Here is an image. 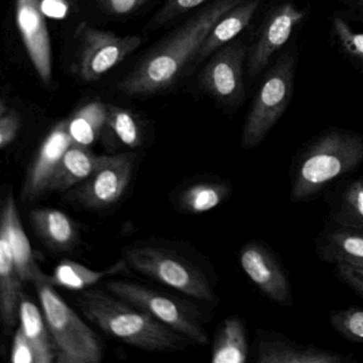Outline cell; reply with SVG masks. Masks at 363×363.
<instances>
[{
    "mask_svg": "<svg viewBox=\"0 0 363 363\" xmlns=\"http://www.w3.org/2000/svg\"><path fill=\"white\" fill-rule=\"evenodd\" d=\"M0 233L7 238L21 277L25 284L33 282L41 269L33 256L31 243L23 227L18 205L11 190L7 191L1 203Z\"/></svg>",
    "mask_w": 363,
    "mask_h": 363,
    "instance_id": "cell-16",
    "label": "cell"
},
{
    "mask_svg": "<svg viewBox=\"0 0 363 363\" xmlns=\"http://www.w3.org/2000/svg\"><path fill=\"white\" fill-rule=\"evenodd\" d=\"M89 320L113 339L147 352H175L186 345L177 331L108 291L86 289L76 299Z\"/></svg>",
    "mask_w": 363,
    "mask_h": 363,
    "instance_id": "cell-2",
    "label": "cell"
},
{
    "mask_svg": "<svg viewBox=\"0 0 363 363\" xmlns=\"http://www.w3.org/2000/svg\"><path fill=\"white\" fill-rule=\"evenodd\" d=\"M20 328L35 350L38 363L56 362L57 350L45 316L33 301L23 295L18 314Z\"/></svg>",
    "mask_w": 363,
    "mask_h": 363,
    "instance_id": "cell-23",
    "label": "cell"
},
{
    "mask_svg": "<svg viewBox=\"0 0 363 363\" xmlns=\"http://www.w3.org/2000/svg\"><path fill=\"white\" fill-rule=\"evenodd\" d=\"M41 8L45 16L52 18H65L69 13L67 0H42Z\"/></svg>",
    "mask_w": 363,
    "mask_h": 363,
    "instance_id": "cell-36",
    "label": "cell"
},
{
    "mask_svg": "<svg viewBox=\"0 0 363 363\" xmlns=\"http://www.w3.org/2000/svg\"><path fill=\"white\" fill-rule=\"evenodd\" d=\"M330 30L342 54L363 71V33L352 29L345 18L337 14L330 18Z\"/></svg>",
    "mask_w": 363,
    "mask_h": 363,
    "instance_id": "cell-28",
    "label": "cell"
},
{
    "mask_svg": "<svg viewBox=\"0 0 363 363\" xmlns=\"http://www.w3.org/2000/svg\"><path fill=\"white\" fill-rule=\"evenodd\" d=\"M16 24L29 58L44 84L52 82V45L40 0H16Z\"/></svg>",
    "mask_w": 363,
    "mask_h": 363,
    "instance_id": "cell-15",
    "label": "cell"
},
{
    "mask_svg": "<svg viewBox=\"0 0 363 363\" xmlns=\"http://www.w3.org/2000/svg\"><path fill=\"white\" fill-rule=\"evenodd\" d=\"M247 356L245 323L239 316H230L218 329L212 347L211 361L213 363H244Z\"/></svg>",
    "mask_w": 363,
    "mask_h": 363,
    "instance_id": "cell-24",
    "label": "cell"
},
{
    "mask_svg": "<svg viewBox=\"0 0 363 363\" xmlns=\"http://www.w3.org/2000/svg\"><path fill=\"white\" fill-rule=\"evenodd\" d=\"M111 157L99 156L86 146L72 144L50 182V192L65 193L72 190L99 171Z\"/></svg>",
    "mask_w": 363,
    "mask_h": 363,
    "instance_id": "cell-18",
    "label": "cell"
},
{
    "mask_svg": "<svg viewBox=\"0 0 363 363\" xmlns=\"http://www.w3.org/2000/svg\"><path fill=\"white\" fill-rule=\"evenodd\" d=\"M363 162V135L348 129L323 131L297 157L291 182V201L315 196L331 182L350 173Z\"/></svg>",
    "mask_w": 363,
    "mask_h": 363,
    "instance_id": "cell-3",
    "label": "cell"
},
{
    "mask_svg": "<svg viewBox=\"0 0 363 363\" xmlns=\"http://www.w3.org/2000/svg\"><path fill=\"white\" fill-rule=\"evenodd\" d=\"M73 143L67 121L58 123L44 139L29 167L21 193L23 203H33L50 192V182Z\"/></svg>",
    "mask_w": 363,
    "mask_h": 363,
    "instance_id": "cell-13",
    "label": "cell"
},
{
    "mask_svg": "<svg viewBox=\"0 0 363 363\" xmlns=\"http://www.w3.org/2000/svg\"><path fill=\"white\" fill-rule=\"evenodd\" d=\"M255 361L259 363H350L352 354H344L314 345L296 343L274 330L258 329L255 339Z\"/></svg>",
    "mask_w": 363,
    "mask_h": 363,
    "instance_id": "cell-14",
    "label": "cell"
},
{
    "mask_svg": "<svg viewBox=\"0 0 363 363\" xmlns=\"http://www.w3.org/2000/svg\"><path fill=\"white\" fill-rule=\"evenodd\" d=\"M72 1H75V0H72Z\"/></svg>",
    "mask_w": 363,
    "mask_h": 363,
    "instance_id": "cell-38",
    "label": "cell"
},
{
    "mask_svg": "<svg viewBox=\"0 0 363 363\" xmlns=\"http://www.w3.org/2000/svg\"><path fill=\"white\" fill-rule=\"evenodd\" d=\"M77 72L84 82H95L133 54L142 43L139 35L121 37L82 23L77 28Z\"/></svg>",
    "mask_w": 363,
    "mask_h": 363,
    "instance_id": "cell-8",
    "label": "cell"
},
{
    "mask_svg": "<svg viewBox=\"0 0 363 363\" xmlns=\"http://www.w3.org/2000/svg\"><path fill=\"white\" fill-rule=\"evenodd\" d=\"M335 274L344 284L363 298V263H337Z\"/></svg>",
    "mask_w": 363,
    "mask_h": 363,
    "instance_id": "cell-33",
    "label": "cell"
},
{
    "mask_svg": "<svg viewBox=\"0 0 363 363\" xmlns=\"http://www.w3.org/2000/svg\"><path fill=\"white\" fill-rule=\"evenodd\" d=\"M306 18V12L292 3H284L272 10L265 18L258 39L250 48L247 73L256 78L264 71L274 55L286 45L297 25Z\"/></svg>",
    "mask_w": 363,
    "mask_h": 363,
    "instance_id": "cell-12",
    "label": "cell"
},
{
    "mask_svg": "<svg viewBox=\"0 0 363 363\" xmlns=\"http://www.w3.org/2000/svg\"><path fill=\"white\" fill-rule=\"evenodd\" d=\"M296 67L297 52L292 48L282 54L265 74L242 131L244 150L260 145L286 113L292 101Z\"/></svg>",
    "mask_w": 363,
    "mask_h": 363,
    "instance_id": "cell-5",
    "label": "cell"
},
{
    "mask_svg": "<svg viewBox=\"0 0 363 363\" xmlns=\"http://www.w3.org/2000/svg\"><path fill=\"white\" fill-rule=\"evenodd\" d=\"M107 125L125 145L133 148L141 145V131L130 112L122 108L108 107Z\"/></svg>",
    "mask_w": 363,
    "mask_h": 363,
    "instance_id": "cell-30",
    "label": "cell"
},
{
    "mask_svg": "<svg viewBox=\"0 0 363 363\" xmlns=\"http://www.w3.org/2000/svg\"><path fill=\"white\" fill-rule=\"evenodd\" d=\"M240 264L250 281L274 303H293L290 281L273 250L261 241L247 242L240 250Z\"/></svg>",
    "mask_w": 363,
    "mask_h": 363,
    "instance_id": "cell-11",
    "label": "cell"
},
{
    "mask_svg": "<svg viewBox=\"0 0 363 363\" xmlns=\"http://www.w3.org/2000/svg\"><path fill=\"white\" fill-rule=\"evenodd\" d=\"M30 223L38 237L55 252H69L77 246V226L65 212L55 208H38L30 212Z\"/></svg>",
    "mask_w": 363,
    "mask_h": 363,
    "instance_id": "cell-20",
    "label": "cell"
},
{
    "mask_svg": "<svg viewBox=\"0 0 363 363\" xmlns=\"http://www.w3.org/2000/svg\"><path fill=\"white\" fill-rule=\"evenodd\" d=\"M209 0H167L160 11L152 18L148 24V29H157L167 23L175 20L186 12L199 7Z\"/></svg>",
    "mask_w": 363,
    "mask_h": 363,
    "instance_id": "cell-31",
    "label": "cell"
},
{
    "mask_svg": "<svg viewBox=\"0 0 363 363\" xmlns=\"http://www.w3.org/2000/svg\"><path fill=\"white\" fill-rule=\"evenodd\" d=\"M21 118L18 112L6 109L5 104L0 108V147L5 150L13 143L20 131Z\"/></svg>",
    "mask_w": 363,
    "mask_h": 363,
    "instance_id": "cell-32",
    "label": "cell"
},
{
    "mask_svg": "<svg viewBox=\"0 0 363 363\" xmlns=\"http://www.w3.org/2000/svg\"><path fill=\"white\" fill-rule=\"evenodd\" d=\"M262 0H246L227 12L210 31L193 60V67L203 62L207 57L233 42L254 18Z\"/></svg>",
    "mask_w": 363,
    "mask_h": 363,
    "instance_id": "cell-21",
    "label": "cell"
},
{
    "mask_svg": "<svg viewBox=\"0 0 363 363\" xmlns=\"http://www.w3.org/2000/svg\"><path fill=\"white\" fill-rule=\"evenodd\" d=\"M35 284L42 311L52 333L58 363H99L103 345L96 333L62 298L50 282V276L40 269Z\"/></svg>",
    "mask_w": 363,
    "mask_h": 363,
    "instance_id": "cell-4",
    "label": "cell"
},
{
    "mask_svg": "<svg viewBox=\"0 0 363 363\" xmlns=\"http://www.w3.org/2000/svg\"><path fill=\"white\" fill-rule=\"evenodd\" d=\"M108 107L101 103H90L80 108L67 121L69 130L74 143L89 146L107 125Z\"/></svg>",
    "mask_w": 363,
    "mask_h": 363,
    "instance_id": "cell-26",
    "label": "cell"
},
{
    "mask_svg": "<svg viewBox=\"0 0 363 363\" xmlns=\"http://www.w3.org/2000/svg\"><path fill=\"white\" fill-rule=\"evenodd\" d=\"M247 46L242 41L230 42L214 52L201 74L203 90L223 105L237 106L245 94L243 65Z\"/></svg>",
    "mask_w": 363,
    "mask_h": 363,
    "instance_id": "cell-10",
    "label": "cell"
},
{
    "mask_svg": "<svg viewBox=\"0 0 363 363\" xmlns=\"http://www.w3.org/2000/svg\"><path fill=\"white\" fill-rule=\"evenodd\" d=\"M230 194L231 184L229 182H197L180 192L178 207L186 213H205L216 209Z\"/></svg>",
    "mask_w": 363,
    "mask_h": 363,
    "instance_id": "cell-25",
    "label": "cell"
},
{
    "mask_svg": "<svg viewBox=\"0 0 363 363\" xmlns=\"http://www.w3.org/2000/svg\"><path fill=\"white\" fill-rule=\"evenodd\" d=\"M347 7L352 8L354 11L363 14V0H341Z\"/></svg>",
    "mask_w": 363,
    "mask_h": 363,
    "instance_id": "cell-37",
    "label": "cell"
},
{
    "mask_svg": "<svg viewBox=\"0 0 363 363\" xmlns=\"http://www.w3.org/2000/svg\"><path fill=\"white\" fill-rule=\"evenodd\" d=\"M147 0H99L104 9L114 16H126L141 7Z\"/></svg>",
    "mask_w": 363,
    "mask_h": 363,
    "instance_id": "cell-35",
    "label": "cell"
},
{
    "mask_svg": "<svg viewBox=\"0 0 363 363\" xmlns=\"http://www.w3.org/2000/svg\"><path fill=\"white\" fill-rule=\"evenodd\" d=\"M24 284L7 238L0 233V315L6 330H11L18 322Z\"/></svg>",
    "mask_w": 363,
    "mask_h": 363,
    "instance_id": "cell-19",
    "label": "cell"
},
{
    "mask_svg": "<svg viewBox=\"0 0 363 363\" xmlns=\"http://www.w3.org/2000/svg\"><path fill=\"white\" fill-rule=\"evenodd\" d=\"M128 269L129 265L124 258L101 271L90 269L75 261L65 260L55 267L50 279L55 286H61L67 290L84 291L99 282L120 275Z\"/></svg>",
    "mask_w": 363,
    "mask_h": 363,
    "instance_id": "cell-22",
    "label": "cell"
},
{
    "mask_svg": "<svg viewBox=\"0 0 363 363\" xmlns=\"http://www.w3.org/2000/svg\"><path fill=\"white\" fill-rule=\"evenodd\" d=\"M335 224L363 229V180L346 184L333 209Z\"/></svg>",
    "mask_w": 363,
    "mask_h": 363,
    "instance_id": "cell-27",
    "label": "cell"
},
{
    "mask_svg": "<svg viewBox=\"0 0 363 363\" xmlns=\"http://www.w3.org/2000/svg\"><path fill=\"white\" fill-rule=\"evenodd\" d=\"M104 288L114 296L145 310L159 322L177 331L191 342L201 345L209 342L207 331L201 320L179 299L143 284L112 278L104 282Z\"/></svg>",
    "mask_w": 363,
    "mask_h": 363,
    "instance_id": "cell-7",
    "label": "cell"
},
{
    "mask_svg": "<svg viewBox=\"0 0 363 363\" xmlns=\"http://www.w3.org/2000/svg\"><path fill=\"white\" fill-rule=\"evenodd\" d=\"M331 326L344 339L363 344V309L350 307L335 310L329 315Z\"/></svg>",
    "mask_w": 363,
    "mask_h": 363,
    "instance_id": "cell-29",
    "label": "cell"
},
{
    "mask_svg": "<svg viewBox=\"0 0 363 363\" xmlns=\"http://www.w3.org/2000/svg\"><path fill=\"white\" fill-rule=\"evenodd\" d=\"M137 157L131 152L114 155L90 178L67 191V203L84 209L105 210L116 205L133 179Z\"/></svg>",
    "mask_w": 363,
    "mask_h": 363,
    "instance_id": "cell-9",
    "label": "cell"
},
{
    "mask_svg": "<svg viewBox=\"0 0 363 363\" xmlns=\"http://www.w3.org/2000/svg\"><path fill=\"white\" fill-rule=\"evenodd\" d=\"M315 252L329 263H363V229L335 224L315 240Z\"/></svg>",
    "mask_w": 363,
    "mask_h": 363,
    "instance_id": "cell-17",
    "label": "cell"
},
{
    "mask_svg": "<svg viewBox=\"0 0 363 363\" xmlns=\"http://www.w3.org/2000/svg\"><path fill=\"white\" fill-rule=\"evenodd\" d=\"M362 180H363V178H362Z\"/></svg>",
    "mask_w": 363,
    "mask_h": 363,
    "instance_id": "cell-39",
    "label": "cell"
},
{
    "mask_svg": "<svg viewBox=\"0 0 363 363\" xmlns=\"http://www.w3.org/2000/svg\"><path fill=\"white\" fill-rule=\"evenodd\" d=\"M11 361L14 363H38L37 352L20 327L16 329L12 342Z\"/></svg>",
    "mask_w": 363,
    "mask_h": 363,
    "instance_id": "cell-34",
    "label": "cell"
},
{
    "mask_svg": "<svg viewBox=\"0 0 363 363\" xmlns=\"http://www.w3.org/2000/svg\"><path fill=\"white\" fill-rule=\"evenodd\" d=\"M123 258L130 269L159 284L199 301H216V293L207 276L174 250L155 244L138 243L126 246Z\"/></svg>",
    "mask_w": 363,
    "mask_h": 363,
    "instance_id": "cell-6",
    "label": "cell"
},
{
    "mask_svg": "<svg viewBox=\"0 0 363 363\" xmlns=\"http://www.w3.org/2000/svg\"><path fill=\"white\" fill-rule=\"evenodd\" d=\"M246 0H214L176 29L118 84L128 96L156 94L173 86L193 62L210 31L227 13Z\"/></svg>",
    "mask_w": 363,
    "mask_h": 363,
    "instance_id": "cell-1",
    "label": "cell"
}]
</instances>
